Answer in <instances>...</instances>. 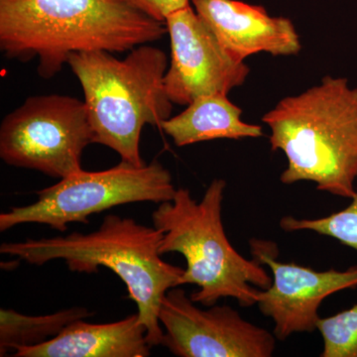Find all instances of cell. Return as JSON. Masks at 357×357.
Here are the masks:
<instances>
[{
	"mask_svg": "<svg viewBox=\"0 0 357 357\" xmlns=\"http://www.w3.org/2000/svg\"><path fill=\"white\" fill-rule=\"evenodd\" d=\"M158 22L119 0H0V49L7 58L38 59L44 79L70 54L123 53L167 34Z\"/></svg>",
	"mask_w": 357,
	"mask_h": 357,
	"instance_id": "cell-1",
	"label": "cell"
},
{
	"mask_svg": "<svg viewBox=\"0 0 357 357\" xmlns=\"http://www.w3.org/2000/svg\"><path fill=\"white\" fill-rule=\"evenodd\" d=\"M262 121L270 144L288 160L285 185L307 181L319 191L351 199L357 182V88L326 76L298 96L282 98Z\"/></svg>",
	"mask_w": 357,
	"mask_h": 357,
	"instance_id": "cell-2",
	"label": "cell"
},
{
	"mask_svg": "<svg viewBox=\"0 0 357 357\" xmlns=\"http://www.w3.org/2000/svg\"><path fill=\"white\" fill-rule=\"evenodd\" d=\"M161 239V231L154 225L109 215L96 231L4 243L0 253L36 266L64 260L77 273L96 274L100 267L109 268L126 284L129 299L135 302L146 328L148 344L153 347L161 345L164 335L159 321L162 301L170 289L182 285L185 272L162 259Z\"/></svg>",
	"mask_w": 357,
	"mask_h": 357,
	"instance_id": "cell-3",
	"label": "cell"
},
{
	"mask_svg": "<svg viewBox=\"0 0 357 357\" xmlns=\"http://www.w3.org/2000/svg\"><path fill=\"white\" fill-rule=\"evenodd\" d=\"M88 109L93 143L105 145L133 166H144L140 138L146 124L160 128L173 102L164 84L168 59L161 49L141 45L123 60L107 51L70 54Z\"/></svg>",
	"mask_w": 357,
	"mask_h": 357,
	"instance_id": "cell-4",
	"label": "cell"
},
{
	"mask_svg": "<svg viewBox=\"0 0 357 357\" xmlns=\"http://www.w3.org/2000/svg\"><path fill=\"white\" fill-rule=\"evenodd\" d=\"M225 187V180L215 178L199 202L190 190L180 188L172 199L159 204L152 222L162 234L161 255L184 256L182 285L198 286L191 295L195 303L211 307L232 298L241 307H252L272 278L259 262L239 255L227 238L222 218Z\"/></svg>",
	"mask_w": 357,
	"mask_h": 357,
	"instance_id": "cell-5",
	"label": "cell"
},
{
	"mask_svg": "<svg viewBox=\"0 0 357 357\" xmlns=\"http://www.w3.org/2000/svg\"><path fill=\"white\" fill-rule=\"evenodd\" d=\"M177 191L171 173L154 160L137 167L121 161L100 172L82 170L37 192L38 199L0 215V231L39 223L65 232L70 222H89V215L134 203L162 204Z\"/></svg>",
	"mask_w": 357,
	"mask_h": 357,
	"instance_id": "cell-6",
	"label": "cell"
},
{
	"mask_svg": "<svg viewBox=\"0 0 357 357\" xmlns=\"http://www.w3.org/2000/svg\"><path fill=\"white\" fill-rule=\"evenodd\" d=\"M91 143L86 103L73 96H30L0 126V157L6 164L60 180L83 170L82 156Z\"/></svg>",
	"mask_w": 357,
	"mask_h": 357,
	"instance_id": "cell-7",
	"label": "cell"
},
{
	"mask_svg": "<svg viewBox=\"0 0 357 357\" xmlns=\"http://www.w3.org/2000/svg\"><path fill=\"white\" fill-rule=\"evenodd\" d=\"M183 289L166 293L159 312L161 345L178 357H270L274 333L249 323L229 306L202 310Z\"/></svg>",
	"mask_w": 357,
	"mask_h": 357,
	"instance_id": "cell-8",
	"label": "cell"
},
{
	"mask_svg": "<svg viewBox=\"0 0 357 357\" xmlns=\"http://www.w3.org/2000/svg\"><path fill=\"white\" fill-rule=\"evenodd\" d=\"M171 64L164 84L171 102L188 105L202 96L227 95L243 86L249 68L220 45L191 6L167 18Z\"/></svg>",
	"mask_w": 357,
	"mask_h": 357,
	"instance_id": "cell-9",
	"label": "cell"
},
{
	"mask_svg": "<svg viewBox=\"0 0 357 357\" xmlns=\"http://www.w3.org/2000/svg\"><path fill=\"white\" fill-rule=\"evenodd\" d=\"M250 248L256 261L266 265L273 275L270 287L260 289L256 305L274 321L277 340H286L294 333L314 332L324 300L357 287V266L345 271H316L295 263L279 262L276 244L271 241L252 239Z\"/></svg>",
	"mask_w": 357,
	"mask_h": 357,
	"instance_id": "cell-10",
	"label": "cell"
},
{
	"mask_svg": "<svg viewBox=\"0 0 357 357\" xmlns=\"http://www.w3.org/2000/svg\"><path fill=\"white\" fill-rule=\"evenodd\" d=\"M195 11L231 57L244 62L256 53L297 55L302 49L291 20L272 17L261 6L237 0H192Z\"/></svg>",
	"mask_w": 357,
	"mask_h": 357,
	"instance_id": "cell-11",
	"label": "cell"
},
{
	"mask_svg": "<svg viewBox=\"0 0 357 357\" xmlns=\"http://www.w3.org/2000/svg\"><path fill=\"white\" fill-rule=\"evenodd\" d=\"M146 328L137 312L109 324L74 321L57 337L34 347H20L13 357H147Z\"/></svg>",
	"mask_w": 357,
	"mask_h": 357,
	"instance_id": "cell-12",
	"label": "cell"
},
{
	"mask_svg": "<svg viewBox=\"0 0 357 357\" xmlns=\"http://www.w3.org/2000/svg\"><path fill=\"white\" fill-rule=\"evenodd\" d=\"M241 114L243 110L227 95L202 96L180 114L162 122L160 128L178 147L215 139L262 137V126L246 123Z\"/></svg>",
	"mask_w": 357,
	"mask_h": 357,
	"instance_id": "cell-13",
	"label": "cell"
},
{
	"mask_svg": "<svg viewBox=\"0 0 357 357\" xmlns=\"http://www.w3.org/2000/svg\"><path fill=\"white\" fill-rule=\"evenodd\" d=\"M93 312L82 307L43 314L29 316L14 310H0V356L20 347H34L57 337L65 328L79 319L89 318Z\"/></svg>",
	"mask_w": 357,
	"mask_h": 357,
	"instance_id": "cell-14",
	"label": "cell"
},
{
	"mask_svg": "<svg viewBox=\"0 0 357 357\" xmlns=\"http://www.w3.org/2000/svg\"><path fill=\"white\" fill-rule=\"evenodd\" d=\"M351 203L344 210L325 218H281L280 227L285 231L316 232L321 236L333 237L344 245L357 251V187Z\"/></svg>",
	"mask_w": 357,
	"mask_h": 357,
	"instance_id": "cell-15",
	"label": "cell"
},
{
	"mask_svg": "<svg viewBox=\"0 0 357 357\" xmlns=\"http://www.w3.org/2000/svg\"><path fill=\"white\" fill-rule=\"evenodd\" d=\"M317 330L323 338L321 357H357V304L328 318H319Z\"/></svg>",
	"mask_w": 357,
	"mask_h": 357,
	"instance_id": "cell-16",
	"label": "cell"
},
{
	"mask_svg": "<svg viewBox=\"0 0 357 357\" xmlns=\"http://www.w3.org/2000/svg\"><path fill=\"white\" fill-rule=\"evenodd\" d=\"M119 1L161 23H165L169 16L190 6V0H119Z\"/></svg>",
	"mask_w": 357,
	"mask_h": 357,
	"instance_id": "cell-17",
	"label": "cell"
}]
</instances>
